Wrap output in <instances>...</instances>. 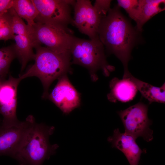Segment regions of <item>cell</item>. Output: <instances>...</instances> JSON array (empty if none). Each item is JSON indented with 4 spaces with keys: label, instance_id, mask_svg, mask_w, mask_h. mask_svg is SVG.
<instances>
[{
    "label": "cell",
    "instance_id": "cell-20",
    "mask_svg": "<svg viewBox=\"0 0 165 165\" xmlns=\"http://www.w3.org/2000/svg\"><path fill=\"white\" fill-rule=\"evenodd\" d=\"M118 6L123 8L130 17L135 21L138 14L139 0H118Z\"/></svg>",
    "mask_w": 165,
    "mask_h": 165
},
{
    "label": "cell",
    "instance_id": "cell-19",
    "mask_svg": "<svg viewBox=\"0 0 165 165\" xmlns=\"http://www.w3.org/2000/svg\"><path fill=\"white\" fill-rule=\"evenodd\" d=\"M14 34L12 28V20L9 11L0 16V40L13 39Z\"/></svg>",
    "mask_w": 165,
    "mask_h": 165
},
{
    "label": "cell",
    "instance_id": "cell-15",
    "mask_svg": "<svg viewBox=\"0 0 165 165\" xmlns=\"http://www.w3.org/2000/svg\"><path fill=\"white\" fill-rule=\"evenodd\" d=\"M129 78L134 83L138 90L148 101L150 104L153 102L165 103V82L160 87L155 86L136 78L130 72L125 78Z\"/></svg>",
    "mask_w": 165,
    "mask_h": 165
},
{
    "label": "cell",
    "instance_id": "cell-5",
    "mask_svg": "<svg viewBox=\"0 0 165 165\" xmlns=\"http://www.w3.org/2000/svg\"><path fill=\"white\" fill-rule=\"evenodd\" d=\"M111 0H96L94 6L88 0H77L73 6L72 24L90 39L98 36V28L102 18L110 8Z\"/></svg>",
    "mask_w": 165,
    "mask_h": 165
},
{
    "label": "cell",
    "instance_id": "cell-4",
    "mask_svg": "<svg viewBox=\"0 0 165 165\" xmlns=\"http://www.w3.org/2000/svg\"><path fill=\"white\" fill-rule=\"evenodd\" d=\"M70 53L72 58L71 64L79 65L86 68L94 82L98 79L97 73L98 70H102L106 77L109 76L115 70V67L109 65L106 60L105 47L99 36L87 40L75 36Z\"/></svg>",
    "mask_w": 165,
    "mask_h": 165
},
{
    "label": "cell",
    "instance_id": "cell-13",
    "mask_svg": "<svg viewBox=\"0 0 165 165\" xmlns=\"http://www.w3.org/2000/svg\"><path fill=\"white\" fill-rule=\"evenodd\" d=\"M110 92L107 98L110 102L125 103L132 100L138 91L135 85L129 78L119 79L113 78L110 82Z\"/></svg>",
    "mask_w": 165,
    "mask_h": 165
},
{
    "label": "cell",
    "instance_id": "cell-1",
    "mask_svg": "<svg viewBox=\"0 0 165 165\" xmlns=\"http://www.w3.org/2000/svg\"><path fill=\"white\" fill-rule=\"evenodd\" d=\"M141 33L132 26L118 5L110 8L101 21L98 31L99 39L107 52L122 63L123 76L130 72L128 63L133 48L142 40Z\"/></svg>",
    "mask_w": 165,
    "mask_h": 165
},
{
    "label": "cell",
    "instance_id": "cell-7",
    "mask_svg": "<svg viewBox=\"0 0 165 165\" xmlns=\"http://www.w3.org/2000/svg\"><path fill=\"white\" fill-rule=\"evenodd\" d=\"M148 106L142 102L118 112L124 127L125 133L136 139L141 137L146 141L153 139V130L149 128L152 121L148 116Z\"/></svg>",
    "mask_w": 165,
    "mask_h": 165
},
{
    "label": "cell",
    "instance_id": "cell-10",
    "mask_svg": "<svg viewBox=\"0 0 165 165\" xmlns=\"http://www.w3.org/2000/svg\"><path fill=\"white\" fill-rule=\"evenodd\" d=\"M47 98L65 114H68L81 104V94L72 85L67 75L58 81Z\"/></svg>",
    "mask_w": 165,
    "mask_h": 165
},
{
    "label": "cell",
    "instance_id": "cell-21",
    "mask_svg": "<svg viewBox=\"0 0 165 165\" xmlns=\"http://www.w3.org/2000/svg\"><path fill=\"white\" fill-rule=\"evenodd\" d=\"M14 50L9 53L0 57V80L7 73L12 61L16 57Z\"/></svg>",
    "mask_w": 165,
    "mask_h": 165
},
{
    "label": "cell",
    "instance_id": "cell-2",
    "mask_svg": "<svg viewBox=\"0 0 165 165\" xmlns=\"http://www.w3.org/2000/svg\"><path fill=\"white\" fill-rule=\"evenodd\" d=\"M35 48L36 51L35 63L25 72L19 75V78L21 81L30 77L38 78L43 87L42 97L46 98L50 86L54 80L68 73H72L71 54L57 53L40 46Z\"/></svg>",
    "mask_w": 165,
    "mask_h": 165
},
{
    "label": "cell",
    "instance_id": "cell-9",
    "mask_svg": "<svg viewBox=\"0 0 165 165\" xmlns=\"http://www.w3.org/2000/svg\"><path fill=\"white\" fill-rule=\"evenodd\" d=\"M21 81L10 76L0 84V113L3 119L2 127H9L20 122L16 116L17 92Z\"/></svg>",
    "mask_w": 165,
    "mask_h": 165
},
{
    "label": "cell",
    "instance_id": "cell-6",
    "mask_svg": "<svg viewBox=\"0 0 165 165\" xmlns=\"http://www.w3.org/2000/svg\"><path fill=\"white\" fill-rule=\"evenodd\" d=\"M34 48L43 44L58 53H70L75 36L68 27L47 23H35L31 27Z\"/></svg>",
    "mask_w": 165,
    "mask_h": 165
},
{
    "label": "cell",
    "instance_id": "cell-14",
    "mask_svg": "<svg viewBox=\"0 0 165 165\" xmlns=\"http://www.w3.org/2000/svg\"><path fill=\"white\" fill-rule=\"evenodd\" d=\"M138 16L135 28L142 32L143 25L152 17L165 10L164 0H139Z\"/></svg>",
    "mask_w": 165,
    "mask_h": 165
},
{
    "label": "cell",
    "instance_id": "cell-17",
    "mask_svg": "<svg viewBox=\"0 0 165 165\" xmlns=\"http://www.w3.org/2000/svg\"><path fill=\"white\" fill-rule=\"evenodd\" d=\"M13 8L21 18L30 27L34 25L38 12L32 0H13Z\"/></svg>",
    "mask_w": 165,
    "mask_h": 165
},
{
    "label": "cell",
    "instance_id": "cell-18",
    "mask_svg": "<svg viewBox=\"0 0 165 165\" xmlns=\"http://www.w3.org/2000/svg\"><path fill=\"white\" fill-rule=\"evenodd\" d=\"M9 11L12 16V28L14 34L26 35L32 37L31 27L25 24L13 7Z\"/></svg>",
    "mask_w": 165,
    "mask_h": 165
},
{
    "label": "cell",
    "instance_id": "cell-11",
    "mask_svg": "<svg viewBox=\"0 0 165 165\" xmlns=\"http://www.w3.org/2000/svg\"><path fill=\"white\" fill-rule=\"evenodd\" d=\"M34 118L29 116L23 122L13 126L0 127V155L14 158L24 136Z\"/></svg>",
    "mask_w": 165,
    "mask_h": 165
},
{
    "label": "cell",
    "instance_id": "cell-3",
    "mask_svg": "<svg viewBox=\"0 0 165 165\" xmlns=\"http://www.w3.org/2000/svg\"><path fill=\"white\" fill-rule=\"evenodd\" d=\"M54 130L53 127L36 123L33 119L14 157L20 165H42L55 153L57 145H51L49 141Z\"/></svg>",
    "mask_w": 165,
    "mask_h": 165
},
{
    "label": "cell",
    "instance_id": "cell-16",
    "mask_svg": "<svg viewBox=\"0 0 165 165\" xmlns=\"http://www.w3.org/2000/svg\"><path fill=\"white\" fill-rule=\"evenodd\" d=\"M13 39L15 42L13 45L14 50L21 63V71H22L28 62L34 59L32 38L28 35H14Z\"/></svg>",
    "mask_w": 165,
    "mask_h": 165
},
{
    "label": "cell",
    "instance_id": "cell-8",
    "mask_svg": "<svg viewBox=\"0 0 165 165\" xmlns=\"http://www.w3.org/2000/svg\"><path fill=\"white\" fill-rule=\"evenodd\" d=\"M38 12L35 23H47L68 26L72 24V0H32Z\"/></svg>",
    "mask_w": 165,
    "mask_h": 165
},
{
    "label": "cell",
    "instance_id": "cell-22",
    "mask_svg": "<svg viewBox=\"0 0 165 165\" xmlns=\"http://www.w3.org/2000/svg\"><path fill=\"white\" fill-rule=\"evenodd\" d=\"M13 5V0H0V16L7 13Z\"/></svg>",
    "mask_w": 165,
    "mask_h": 165
},
{
    "label": "cell",
    "instance_id": "cell-23",
    "mask_svg": "<svg viewBox=\"0 0 165 165\" xmlns=\"http://www.w3.org/2000/svg\"><path fill=\"white\" fill-rule=\"evenodd\" d=\"M1 82H0V84Z\"/></svg>",
    "mask_w": 165,
    "mask_h": 165
},
{
    "label": "cell",
    "instance_id": "cell-12",
    "mask_svg": "<svg viewBox=\"0 0 165 165\" xmlns=\"http://www.w3.org/2000/svg\"><path fill=\"white\" fill-rule=\"evenodd\" d=\"M136 139L132 136L120 132L119 129H115L112 136L108 138L112 146L123 153L130 165H138L142 150L136 142Z\"/></svg>",
    "mask_w": 165,
    "mask_h": 165
}]
</instances>
